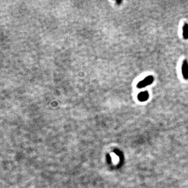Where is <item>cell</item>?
Wrapping results in <instances>:
<instances>
[{
	"mask_svg": "<svg viewBox=\"0 0 188 188\" xmlns=\"http://www.w3.org/2000/svg\"><path fill=\"white\" fill-rule=\"evenodd\" d=\"M154 81V77L152 76H149L146 77L142 81H140L138 84H137V88L139 89L143 88L148 85H151Z\"/></svg>",
	"mask_w": 188,
	"mask_h": 188,
	"instance_id": "cell-1",
	"label": "cell"
},
{
	"mask_svg": "<svg viewBox=\"0 0 188 188\" xmlns=\"http://www.w3.org/2000/svg\"><path fill=\"white\" fill-rule=\"evenodd\" d=\"M181 71L182 74L184 79H188V62L186 60H184L183 61L182 66H181Z\"/></svg>",
	"mask_w": 188,
	"mask_h": 188,
	"instance_id": "cell-2",
	"label": "cell"
},
{
	"mask_svg": "<svg viewBox=\"0 0 188 188\" xmlns=\"http://www.w3.org/2000/svg\"><path fill=\"white\" fill-rule=\"evenodd\" d=\"M149 93L147 91L141 92L138 96V100L141 101V102L147 101L149 99Z\"/></svg>",
	"mask_w": 188,
	"mask_h": 188,
	"instance_id": "cell-3",
	"label": "cell"
},
{
	"mask_svg": "<svg viewBox=\"0 0 188 188\" xmlns=\"http://www.w3.org/2000/svg\"><path fill=\"white\" fill-rule=\"evenodd\" d=\"M183 36L184 39H188V24L185 23L183 27Z\"/></svg>",
	"mask_w": 188,
	"mask_h": 188,
	"instance_id": "cell-4",
	"label": "cell"
},
{
	"mask_svg": "<svg viewBox=\"0 0 188 188\" xmlns=\"http://www.w3.org/2000/svg\"><path fill=\"white\" fill-rule=\"evenodd\" d=\"M121 3V2H117V3H118V4H119L120 5V3Z\"/></svg>",
	"mask_w": 188,
	"mask_h": 188,
	"instance_id": "cell-5",
	"label": "cell"
}]
</instances>
